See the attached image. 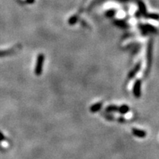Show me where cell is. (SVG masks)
Instances as JSON below:
<instances>
[{
    "instance_id": "1",
    "label": "cell",
    "mask_w": 159,
    "mask_h": 159,
    "mask_svg": "<svg viewBox=\"0 0 159 159\" xmlns=\"http://www.w3.org/2000/svg\"><path fill=\"white\" fill-rule=\"evenodd\" d=\"M44 55L43 54H39L38 55L36 63H35V74L37 76H40L43 72V63H44Z\"/></svg>"
},
{
    "instance_id": "2",
    "label": "cell",
    "mask_w": 159,
    "mask_h": 159,
    "mask_svg": "<svg viewBox=\"0 0 159 159\" xmlns=\"http://www.w3.org/2000/svg\"><path fill=\"white\" fill-rule=\"evenodd\" d=\"M133 93L135 97L139 98L142 96V81L141 80H136L133 88Z\"/></svg>"
},
{
    "instance_id": "3",
    "label": "cell",
    "mask_w": 159,
    "mask_h": 159,
    "mask_svg": "<svg viewBox=\"0 0 159 159\" xmlns=\"http://www.w3.org/2000/svg\"><path fill=\"white\" fill-rule=\"evenodd\" d=\"M19 47L16 46V47H13V48L9 49H5V50H0V57H5V56H9V55H11L14 53L16 52L19 50Z\"/></svg>"
},
{
    "instance_id": "4",
    "label": "cell",
    "mask_w": 159,
    "mask_h": 159,
    "mask_svg": "<svg viewBox=\"0 0 159 159\" xmlns=\"http://www.w3.org/2000/svg\"><path fill=\"white\" fill-rule=\"evenodd\" d=\"M132 133L135 136L138 137V138L144 139L147 136V133L144 130H141V129L138 128H133L132 129Z\"/></svg>"
},
{
    "instance_id": "5",
    "label": "cell",
    "mask_w": 159,
    "mask_h": 159,
    "mask_svg": "<svg viewBox=\"0 0 159 159\" xmlns=\"http://www.w3.org/2000/svg\"><path fill=\"white\" fill-rule=\"evenodd\" d=\"M140 69H141V63H138L136 65V66H135L134 68L132 70L130 71V73L128 74V79L131 80V79L134 78V77L136 76V75L137 74V73L139 72V71L140 70Z\"/></svg>"
},
{
    "instance_id": "6",
    "label": "cell",
    "mask_w": 159,
    "mask_h": 159,
    "mask_svg": "<svg viewBox=\"0 0 159 159\" xmlns=\"http://www.w3.org/2000/svg\"><path fill=\"white\" fill-rule=\"evenodd\" d=\"M102 107V102H97V103H95V104H93L90 107V111L91 113H97V112H98L99 111L101 110Z\"/></svg>"
},
{
    "instance_id": "7",
    "label": "cell",
    "mask_w": 159,
    "mask_h": 159,
    "mask_svg": "<svg viewBox=\"0 0 159 159\" xmlns=\"http://www.w3.org/2000/svg\"><path fill=\"white\" fill-rule=\"evenodd\" d=\"M129 111H130V108L126 104L122 105L120 107L118 108V112L121 114H126Z\"/></svg>"
},
{
    "instance_id": "8",
    "label": "cell",
    "mask_w": 159,
    "mask_h": 159,
    "mask_svg": "<svg viewBox=\"0 0 159 159\" xmlns=\"http://www.w3.org/2000/svg\"><path fill=\"white\" fill-rule=\"evenodd\" d=\"M118 108L119 107L117 106V105H108V107H106V108H105V111H107V112H108V113L116 112V111H118Z\"/></svg>"
},
{
    "instance_id": "9",
    "label": "cell",
    "mask_w": 159,
    "mask_h": 159,
    "mask_svg": "<svg viewBox=\"0 0 159 159\" xmlns=\"http://www.w3.org/2000/svg\"><path fill=\"white\" fill-rule=\"evenodd\" d=\"M5 140H6V138H5V135H4L2 133L1 131H0V142H2V141H5Z\"/></svg>"
},
{
    "instance_id": "10",
    "label": "cell",
    "mask_w": 159,
    "mask_h": 159,
    "mask_svg": "<svg viewBox=\"0 0 159 159\" xmlns=\"http://www.w3.org/2000/svg\"><path fill=\"white\" fill-rule=\"evenodd\" d=\"M27 2L30 3H33V2H34V0H27Z\"/></svg>"
}]
</instances>
